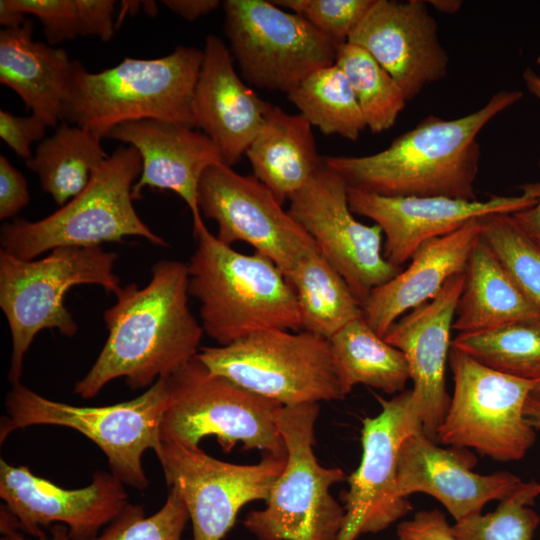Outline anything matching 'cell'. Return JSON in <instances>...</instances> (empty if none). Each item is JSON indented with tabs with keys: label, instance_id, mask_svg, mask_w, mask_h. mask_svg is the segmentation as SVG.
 <instances>
[{
	"label": "cell",
	"instance_id": "cell-12",
	"mask_svg": "<svg viewBox=\"0 0 540 540\" xmlns=\"http://www.w3.org/2000/svg\"><path fill=\"white\" fill-rule=\"evenodd\" d=\"M223 8L225 33L249 83L288 94L335 64L338 47L300 15L265 0H226Z\"/></svg>",
	"mask_w": 540,
	"mask_h": 540
},
{
	"label": "cell",
	"instance_id": "cell-26",
	"mask_svg": "<svg viewBox=\"0 0 540 540\" xmlns=\"http://www.w3.org/2000/svg\"><path fill=\"white\" fill-rule=\"evenodd\" d=\"M254 176L280 203L302 189L323 164L311 124L299 113L271 106L246 151Z\"/></svg>",
	"mask_w": 540,
	"mask_h": 540
},
{
	"label": "cell",
	"instance_id": "cell-19",
	"mask_svg": "<svg viewBox=\"0 0 540 540\" xmlns=\"http://www.w3.org/2000/svg\"><path fill=\"white\" fill-rule=\"evenodd\" d=\"M348 42L365 49L394 78L407 101L448 73V53L423 0H374Z\"/></svg>",
	"mask_w": 540,
	"mask_h": 540
},
{
	"label": "cell",
	"instance_id": "cell-6",
	"mask_svg": "<svg viewBox=\"0 0 540 540\" xmlns=\"http://www.w3.org/2000/svg\"><path fill=\"white\" fill-rule=\"evenodd\" d=\"M117 254L101 246L58 247L38 260L0 251V307L12 338L8 379L21 383L23 360L35 336L57 329L74 336L78 326L64 306V296L77 285H99L116 294L120 280L113 272Z\"/></svg>",
	"mask_w": 540,
	"mask_h": 540
},
{
	"label": "cell",
	"instance_id": "cell-15",
	"mask_svg": "<svg viewBox=\"0 0 540 540\" xmlns=\"http://www.w3.org/2000/svg\"><path fill=\"white\" fill-rule=\"evenodd\" d=\"M198 205L205 217L217 223L216 236L222 243H247L273 261L284 276L317 248L269 188L224 163L211 165L203 173Z\"/></svg>",
	"mask_w": 540,
	"mask_h": 540
},
{
	"label": "cell",
	"instance_id": "cell-44",
	"mask_svg": "<svg viewBox=\"0 0 540 540\" xmlns=\"http://www.w3.org/2000/svg\"><path fill=\"white\" fill-rule=\"evenodd\" d=\"M538 164L540 166V157ZM510 215L521 231L540 248V200L534 206Z\"/></svg>",
	"mask_w": 540,
	"mask_h": 540
},
{
	"label": "cell",
	"instance_id": "cell-41",
	"mask_svg": "<svg viewBox=\"0 0 540 540\" xmlns=\"http://www.w3.org/2000/svg\"><path fill=\"white\" fill-rule=\"evenodd\" d=\"M28 185L23 174L3 155L0 156V219L15 216L29 203Z\"/></svg>",
	"mask_w": 540,
	"mask_h": 540
},
{
	"label": "cell",
	"instance_id": "cell-25",
	"mask_svg": "<svg viewBox=\"0 0 540 540\" xmlns=\"http://www.w3.org/2000/svg\"><path fill=\"white\" fill-rule=\"evenodd\" d=\"M32 32L29 19L0 31V82L22 98L31 114L56 127L79 61L61 48L34 41Z\"/></svg>",
	"mask_w": 540,
	"mask_h": 540
},
{
	"label": "cell",
	"instance_id": "cell-14",
	"mask_svg": "<svg viewBox=\"0 0 540 540\" xmlns=\"http://www.w3.org/2000/svg\"><path fill=\"white\" fill-rule=\"evenodd\" d=\"M288 212L313 238L359 303L402 268L383 255L381 228L359 222L350 209L348 186L323 161L312 179L289 199Z\"/></svg>",
	"mask_w": 540,
	"mask_h": 540
},
{
	"label": "cell",
	"instance_id": "cell-33",
	"mask_svg": "<svg viewBox=\"0 0 540 540\" xmlns=\"http://www.w3.org/2000/svg\"><path fill=\"white\" fill-rule=\"evenodd\" d=\"M335 64L348 80L372 133L390 129L407 99L394 78L362 47L345 43L338 47Z\"/></svg>",
	"mask_w": 540,
	"mask_h": 540
},
{
	"label": "cell",
	"instance_id": "cell-4",
	"mask_svg": "<svg viewBox=\"0 0 540 540\" xmlns=\"http://www.w3.org/2000/svg\"><path fill=\"white\" fill-rule=\"evenodd\" d=\"M203 50L178 46L155 59L124 58L98 73L79 62L63 119L101 138L119 124L154 119L194 127L192 102Z\"/></svg>",
	"mask_w": 540,
	"mask_h": 540
},
{
	"label": "cell",
	"instance_id": "cell-7",
	"mask_svg": "<svg viewBox=\"0 0 540 540\" xmlns=\"http://www.w3.org/2000/svg\"><path fill=\"white\" fill-rule=\"evenodd\" d=\"M166 381L161 442L195 447L204 437L215 435L226 453L241 442L244 450L286 457L279 429L281 403L211 373L197 355Z\"/></svg>",
	"mask_w": 540,
	"mask_h": 540
},
{
	"label": "cell",
	"instance_id": "cell-10",
	"mask_svg": "<svg viewBox=\"0 0 540 540\" xmlns=\"http://www.w3.org/2000/svg\"><path fill=\"white\" fill-rule=\"evenodd\" d=\"M197 357L216 375L263 397L295 406L343 399L328 339L300 330L269 329Z\"/></svg>",
	"mask_w": 540,
	"mask_h": 540
},
{
	"label": "cell",
	"instance_id": "cell-21",
	"mask_svg": "<svg viewBox=\"0 0 540 540\" xmlns=\"http://www.w3.org/2000/svg\"><path fill=\"white\" fill-rule=\"evenodd\" d=\"M477 458L467 448H442L423 432L409 436L398 454L397 494L425 493L437 499L455 519L481 514L492 500L506 498L522 480L508 471L473 472Z\"/></svg>",
	"mask_w": 540,
	"mask_h": 540
},
{
	"label": "cell",
	"instance_id": "cell-18",
	"mask_svg": "<svg viewBox=\"0 0 540 540\" xmlns=\"http://www.w3.org/2000/svg\"><path fill=\"white\" fill-rule=\"evenodd\" d=\"M111 472L96 471L92 482L64 489L31 472L0 460V497L20 531L34 538L47 536L51 524L67 526L71 540H91L128 504V494Z\"/></svg>",
	"mask_w": 540,
	"mask_h": 540
},
{
	"label": "cell",
	"instance_id": "cell-43",
	"mask_svg": "<svg viewBox=\"0 0 540 540\" xmlns=\"http://www.w3.org/2000/svg\"><path fill=\"white\" fill-rule=\"evenodd\" d=\"M162 3L187 21H194L220 5L218 0H164Z\"/></svg>",
	"mask_w": 540,
	"mask_h": 540
},
{
	"label": "cell",
	"instance_id": "cell-11",
	"mask_svg": "<svg viewBox=\"0 0 540 540\" xmlns=\"http://www.w3.org/2000/svg\"><path fill=\"white\" fill-rule=\"evenodd\" d=\"M448 359L454 390L435 441L501 462L523 458L536 440L523 412L536 381L496 371L454 347Z\"/></svg>",
	"mask_w": 540,
	"mask_h": 540
},
{
	"label": "cell",
	"instance_id": "cell-42",
	"mask_svg": "<svg viewBox=\"0 0 540 540\" xmlns=\"http://www.w3.org/2000/svg\"><path fill=\"white\" fill-rule=\"evenodd\" d=\"M1 516H0V531L1 539L0 540H32L24 537L18 530V524L15 517L11 514L6 506H1ZM51 536H45L41 538H36L35 540H71L69 536V531L66 525L64 524H54L50 528Z\"/></svg>",
	"mask_w": 540,
	"mask_h": 540
},
{
	"label": "cell",
	"instance_id": "cell-16",
	"mask_svg": "<svg viewBox=\"0 0 540 540\" xmlns=\"http://www.w3.org/2000/svg\"><path fill=\"white\" fill-rule=\"evenodd\" d=\"M374 395L381 411L363 420L362 457L342 496L345 518L339 540L383 531L412 510L410 501L397 494L400 447L409 436L423 432L411 390L389 400Z\"/></svg>",
	"mask_w": 540,
	"mask_h": 540
},
{
	"label": "cell",
	"instance_id": "cell-13",
	"mask_svg": "<svg viewBox=\"0 0 540 540\" xmlns=\"http://www.w3.org/2000/svg\"><path fill=\"white\" fill-rule=\"evenodd\" d=\"M155 453L167 485L187 508L193 540H222L244 505L267 500L286 464V457L270 454L257 464H233L175 442H161Z\"/></svg>",
	"mask_w": 540,
	"mask_h": 540
},
{
	"label": "cell",
	"instance_id": "cell-37",
	"mask_svg": "<svg viewBox=\"0 0 540 540\" xmlns=\"http://www.w3.org/2000/svg\"><path fill=\"white\" fill-rule=\"evenodd\" d=\"M189 519L184 502L170 489L164 505L146 517L141 505L128 503L108 527L91 540H181Z\"/></svg>",
	"mask_w": 540,
	"mask_h": 540
},
{
	"label": "cell",
	"instance_id": "cell-36",
	"mask_svg": "<svg viewBox=\"0 0 540 540\" xmlns=\"http://www.w3.org/2000/svg\"><path fill=\"white\" fill-rule=\"evenodd\" d=\"M481 236L526 298L540 309V248L510 214L481 218Z\"/></svg>",
	"mask_w": 540,
	"mask_h": 540
},
{
	"label": "cell",
	"instance_id": "cell-34",
	"mask_svg": "<svg viewBox=\"0 0 540 540\" xmlns=\"http://www.w3.org/2000/svg\"><path fill=\"white\" fill-rule=\"evenodd\" d=\"M0 5L36 16L51 46L79 36L108 42L115 33L114 0H1Z\"/></svg>",
	"mask_w": 540,
	"mask_h": 540
},
{
	"label": "cell",
	"instance_id": "cell-31",
	"mask_svg": "<svg viewBox=\"0 0 540 540\" xmlns=\"http://www.w3.org/2000/svg\"><path fill=\"white\" fill-rule=\"evenodd\" d=\"M287 95L311 126L324 134L355 141L366 128L355 94L336 64L313 72Z\"/></svg>",
	"mask_w": 540,
	"mask_h": 540
},
{
	"label": "cell",
	"instance_id": "cell-38",
	"mask_svg": "<svg viewBox=\"0 0 540 540\" xmlns=\"http://www.w3.org/2000/svg\"><path fill=\"white\" fill-rule=\"evenodd\" d=\"M275 5L300 15L337 47L348 42L374 0H274Z\"/></svg>",
	"mask_w": 540,
	"mask_h": 540
},
{
	"label": "cell",
	"instance_id": "cell-46",
	"mask_svg": "<svg viewBox=\"0 0 540 540\" xmlns=\"http://www.w3.org/2000/svg\"><path fill=\"white\" fill-rule=\"evenodd\" d=\"M522 77L528 91L540 100V74L531 67H527Z\"/></svg>",
	"mask_w": 540,
	"mask_h": 540
},
{
	"label": "cell",
	"instance_id": "cell-1",
	"mask_svg": "<svg viewBox=\"0 0 540 540\" xmlns=\"http://www.w3.org/2000/svg\"><path fill=\"white\" fill-rule=\"evenodd\" d=\"M151 273L146 286L131 283L115 294L104 312L107 340L75 394L93 398L120 377L132 390L151 387L198 354L204 331L188 304L187 264L160 260Z\"/></svg>",
	"mask_w": 540,
	"mask_h": 540
},
{
	"label": "cell",
	"instance_id": "cell-32",
	"mask_svg": "<svg viewBox=\"0 0 540 540\" xmlns=\"http://www.w3.org/2000/svg\"><path fill=\"white\" fill-rule=\"evenodd\" d=\"M451 347L483 365L526 380H540V318L458 333Z\"/></svg>",
	"mask_w": 540,
	"mask_h": 540
},
{
	"label": "cell",
	"instance_id": "cell-29",
	"mask_svg": "<svg viewBox=\"0 0 540 540\" xmlns=\"http://www.w3.org/2000/svg\"><path fill=\"white\" fill-rule=\"evenodd\" d=\"M285 278L297 299L302 330L329 340L363 317L362 305L318 248L302 257Z\"/></svg>",
	"mask_w": 540,
	"mask_h": 540
},
{
	"label": "cell",
	"instance_id": "cell-2",
	"mask_svg": "<svg viewBox=\"0 0 540 540\" xmlns=\"http://www.w3.org/2000/svg\"><path fill=\"white\" fill-rule=\"evenodd\" d=\"M523 97L494 93L479 109L455 119L428 115L384 150L363 156H326L324 163L349 188L386 197H449L478 200L480 132Z\"/></svg>",
	"mask_w": 540,
	"mask_h": 540
},
{
	"label": "cell",
	"instance_id": "cell-17",
	"mask_svg": "<svg viewBox=\"0 0 540 540\" xmlns=\"http://www.w3.org/2000/svg\"><path fill=\"white\" fill-rule=\"evenodd\" d=\"M540 200V183H526L517 195H493L487 200L449 197H386L348 187L353 214L369 218L384 236L383 255L402 268L424 242L449 234L473 219L513 214Z\"/></svg>",
	"mask_w": 540,
	"mask_h": 540
},
{
	"label": "cell",
	"instance_id": "cell-5",
	"mask_svg": "<svg viewBox=\"0 0 540 540\" xmlns=\"http://www.w3.org/2000/svg\"><path fill=\"white\" fill-rule=\"evenodd\" d=\"M142 161L132 147H119L92 174L87 187L51 215L16 220L1 227V250L24 260L58 247L100 246L139 236L157 246L168 243L140 219L132 188Z\"/></svg>",
	"mask_w": 540,
	"mask_h": 540
},
{
	"label": "cell",
	"instance_id": "cell-48",
	"mask_svg": "<svg viewBox=\"0 0 540 540\" xmlns=\"http://www.w3.org/2000/svg\"><path fill=\"white\" fill-rule=\"evenodd\" d=\"M530 395L540 400V380L536 381Z\"/></svg>",
	"mask_w": 540,
	"mask_h": 540
},
{
	"label": "cell",
	"instance_id": "cell-39",
	"mask_svg": "<svg viewBox=\"0 0 540 540\" xmlns=\"http://www.w3.org/2000/svg\"><path fill=\"white\" fill-rule=\"evenodd\" d=\"M48 125L38 116H17L0 110V137L21 158H32L31 145L43 140Z\"/></svg>",
	"mask_w": 540,
	"mask_h": 540
},
{
	"label": "cell",
	"instance_id": "cell-24",
	"mask_svg": "<svg viewBox=\"0 0 540 540\" xmlns=\"http://www.w3.org/2000/svg\"><path fill=\"white\" fill-rule=\"evenodd\" d=\"M481 218L421 244L405 269L375 288L362 306L363 318L381 337L407 311L432 300L454 275L465 272L481 236Z\"/></svg>",
	"mask_w": 540,
	"mask_h": 540
},
{
	"label": "cell",
	"instance_id": "cell-9",
	"mask_svg": "<svg viewBox=\"0 0 540 540\" xmlns=\"http://www.w3.org/2000/svg\"><path fill=\"white\" fill-rule=\"evenodd\" d=\"M318 403L284 406L279 429L286 446L285 467L266 506L249 512L243 525L259 540H339L345 510L331 495L347 479L340 468L322 466L313 451Z\"/></svg>",
	"mask_w": 540,
	"mask_h": 540
},
{
	"label": "cell",
	"instance_id": "cell-23",
	"mask_svg": "<svg viewBox=\"0 0 540 540\" xmlns=\"http://www.w3.org/2000/svg\"><path fill=\"white\" fill-rule=\"evenodd\" d=\"M272 104L261 99L238 76L223 40L208 35L194 90V127L218 147L232 167L246 153Z\"/></svg>",
	"mask_w": 540,
	"mask_h": 540
},
{
	"label": "cell",
	"instance_id": "cell-28",
	"mask_svg": "<svg viewBox=\"0 0 540 540\" xmlns=\"http://www.w3.org/2000/svg\"><path fill=\"white\" fill-rule=\"evenodd\" d=\"M329 342L344 396L358 384L386 394L404 391L410 380L404 354L379 336L363 317L345 325Z\"/></svg>",
	"mask_w": 540,
	"mask_h": 540
},
{
	"label": "cell",
	"instance_id": "cell-30",
	"mask_svg": "<svg viewBox=\"0 0 540 540\" xmlns=\"http://www.w3.org/2000/svg\"><path fill=\"white\" fill-rule=\"evenodd\" d=\"M101 137L67 123L43 139L26 166L34 171L42 189L63 206L88 185L94 171L109 157Z\"/></svg>",
	"mask_w": 540,
	"mask_h": 540
},
{
	"label": "cell",
	"instance_id": "cell-49",
	"mask_svg": "<svg viewBox=\"0 0 540 540\" xmlns=\"http://www.w3.org/2000/svg\"><path fill=\"white\" fill-rule=\"evenodd\" d=\"M536 62L540 65V55L537 57Z\"/></svg>",
	"mask_w": 540,
	"mask_h": 540
},
{
	"label": "cell",
	"instance_id": "cell-40",
	"mask_svg": "<svg viewBox=\"0 0 540 540\" xmlns=\"http://www.w3.org/2000/svg\"><path fill=\"white\" fill-rule=\"evenodd\" d=\"M398 540H456L452 526L438 509L420 510L397 525Z\"/></svg>",
	"mask_w": 540,
	"mask_h": 540
},
{
	"label": "cell",
	"instance_id": "cell-45",
	"mask_svg": "<svg viewBox=\"0 0 540 540\" xmlns=\"http://www.w3.org/2000/svg\"><path fill=\"white\" fill-rule=\"evenodd\" d=\"M523 412L529 422L536 429H540V400L530 395L525 402Z\"/></svg>",
	"mask_w": 540,
	"mask_h": 540
},
{
	"label": "cell",
	"instance_id": "cell-27",
	"mask_svg": "<svg viewBox=\"0 0 540 540\" xmlns=\"http://www.w3.org/2000/svg\"><path fill=\"white\" fill-rule=\"evenodd\" d=\"M532 318H540V309L521 292L480 236L465 269L453 330L476 332Z\"/></svg>",
	"mask_w": 540,
	"mask_h": 540
},
{
	"label": "cell",
	"instance_id": "cell-35",
	"mask_svg": "<svg viewBox=\"0 0 540 540\" xmlns=\"http://www.w3.org/2000/svg\"><path fill=\"white\" fill-rule=\"evenodd\" d=\"M539 496V483L521 482L497 508L452 525L456 540H532L540 516L531 508Z\"/></svg>",
	"mask_w": 540,
	"mask_h": 540
},
{
	"label": "cell",
	"instance_id": "cell-8",
	"mask_svg": "<svg viewBox=\"0 0 540 540\" xmlns=\"http://www.w3.org/2000/svg\"><path fill=\"white\" fill-rule=\"evenodd\" d=\"M168 402L166 378L158 379L135 399L101 407H80L47 399L21 383L5 400L7 415L0 424V442L17 429L33 425L72 428L93 441L105 454L111 473L124 484L145 489L149 480L142 466L147 449L161 446L160 425Z\"/></svg>",
	"mask_w": 540,
	"mask_h": 540
},
{
	"label": "cell",
	"instance_id": "cell-50",
	"mask_svg": "<svg viewBox=\"0 0 540 540\" xmlns=\"http://www.w3.org/2000/svg\"><path fill=\"white\" fill-rule=\"evenodd\" d=\"M539 495H540V483H539Z\"/></svg>",
	"mask_w": 540,
	"mask_h": 540
},
{
	"label": "cell",
	"instance_id": "cell-22",
	"mask_svg": "<svg viewBox=\"0 0 540 540\" xmlns=\"http://www.w3.org/2000/svg\"><path fill=\"white\" fill-rule=\"evenodd\" d=\"M106 138L128 143L142 161L141 174L132 188L134 200L145 187L170 190L191 211L193 228L203 224L198 205L201 177L211 165L223 163L216 144L192 127L154 119L130 121L114 127Z\"/></svg>",
	"mask_w": 540,
	"mask_h": 540
},
{
	"label": "cell",
	"instance_id": "cell-3",
	"mask_svg": "<svg viewBox=\"0 0 540 540\" xmlns=\"http://www.w3.org/2000/svg\"><path fill=\"white\" fill-rule=\"evenodd\" d=\"M193 233L188 292L200 303L206 335L225 346L264 330H302L295 293L273 261L234 250L204 223Z\"/></svg>",
	"mask_w": 540,
	"mask_h": 540
},
{
	"label": "cell",
	"instance_id": "cell-47",
	"mask_svg": "<svg viewBox=\"0 0 540 540\" xmlns=\"http://www.w3.org/2000/svg\"><path fill=\"white\" fill-rule=\"evenodd\" d=\"M426 2L435 10L450 15L457 13L463 6L461 0H430Z\"/></svg>",
	"mask_w": 540,
	"mask_h": 540
},
{
	"label": "cell",
	"instance_id": "cell-20",
	"mask_svg": "<svg viewBox=\"0 0 540 540\" xmlns=\"http://www.w3.org/2000/svg\"><path fill=\"white\" fill-rule=\"evenodd\" d=\"M465 272L451 277L430 301L399 318L383 337L405 356L411 400L423 433L435 440L446 416L451 397L446 391L445 370L451 348V330Z\"/></svg>",
	"mask_w": 540,
	"mask_h": 540
}]
</instances>
